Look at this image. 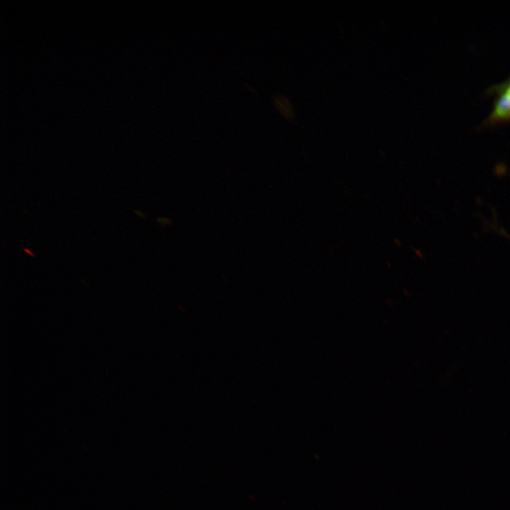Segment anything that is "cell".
<instances>
[{
  "instance_id": "6da1fadb",
  "label": "cell",
  "mask_w": 510,
  "mask_h": 510,
  "mask_svg": "<svg viewBox=\"0 0 510 510\" xmlns=\"http://www.w3.org/2000/svg\"><path fill=\"white\" fill-rule=\"evenodd\" d=\"M495 101L493 110L485 121V124L494 125L500 123L510 122V96L505 91H500Z\"/></svg>"
},
{
  "instance_id": "7a4b0ae2",
  "label": "cell",
  "mask_w": 510,
  "mask_h": 510,
  "mask_svg": "<svg viewBox=\"0 0 510 510\" xmlns=\"http://www.w3.org/2000/svg\"><path fill=\"white\" fill-rule=\"evenodd\" d=\"M273 103L278 112L287 120L295 119V110L290 98L282 94H276L272 97Z\"/></svg>"
},
{
  "instance_id": "3957f363",
  "label": "cell",
  "mask_w": 510,
  "mask_h": 510,
  "mask_svg": "<svg viewBox=\"0 0 510 510\" xmlns=\"http://www.w3.org/2000/svg\"><path fill=\"white\" fill-rule=\"evenodd\" d=\"M492 93L496 92L499 93L500 91H505L510 96V79L507 80L502 84H500L499 86H496L492 89V91H491Z\"/></svg>"
},
{
  "instance_id": "277c9868",
  "label": "cell",
  "mask_w": 510,
  "mask_h": 510,
  "mask_svg": "<svg viewBox=\"0 0 510 510\" xmlns=\"http://www.w3.org/2000/svg\"><path fill=\"white\" fill-rule=\"evenodd\" d=\"M23 250L30 257H35V254L30 249L27 247H23Z\"/></svg>"
},
{
  "instance_id": "5b68a950",
  "label": "cell",
  "mask_w": 510,
  "mask_h": 510,
  "mask_svg": "<svg viewBox=\"0 0 510 510\" xmlns=\"http://www.w3.org/2000/svg\"><path fill=\"white\" fill-rule=\"evenodd\" d=\"M133 212L136 214V215H137L140 218H144V215L143 214V212L142 211H140L139 210H133Z\"/></svg>"
},
{
  "instance_id": "8992f818",
  "label": "cell",
  "mask_w": 510,
  "mask_h": 510,
  "mask_svg": "<svg viewBox=\"0 0 510 510\" xmlns=\"http://www.w3.org/2000/svg\"><path fill=\"white\" fill-rule=\"evenodd\" d=\"M394 241H395V244H396L397 246H402V244H401L400 242L398 240V239L395 238V239H394Z\"/></svg>"
}]
</instances>
